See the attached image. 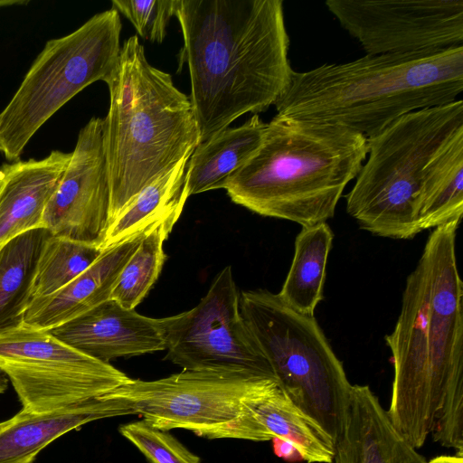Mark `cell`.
I'll return each mask as SVG.
<instances>
[{"label": "cell", "mask_w": 463, "mask_h": 463, "mask_svg": "<svg viewBox=\"0 0 463 463\" xmlns=\"http://www.w3.org/2000/svg\"><path fill=\"white\" fill-rule=\"evenodd\" d=\"M458 222L435 228L407 277L399 317L385 336L393 381L387 413L415 449L434 442L463 454V283Z\"/></svg>", "instance_id": "obj_1"}, {"label": "cell", "mask_w": 463, "mask_h": 463, "mask_svg": "<svg viewBox=\"0 0 463 463\" xmlns=\"http://www.w3.org/2000/svg\"><path fill=\"white\" fill-rule=\"evenodd\" d=\"M200 144L274 105L294 72L281 0H177Z\"/></svg>", "instance_id": "obj_2"}, {"label": "cell", "mask_w": 463, "mask_h": 463, "mask_svg": "<svg viewBox=\"0 0 463 463\" xmlns=\"http://www.w3.org/2000/svg\"><path fill=\"white\" fill-rule=\"evenodd\" d=\"M463 91V45L369 55L294 71L277 115L338 124L366 138L400 117L452 102Z\"/></svg>", "instance_id": "obj_3"}, {"label": "cell", "mask_w": 463, "mask_h": 463, "mask_svg": "<svg viewBox=\"0 0 463 463\" xmlns=\"http://www.w3.org/2000/svg\"><path fill=\"white\" fill-rule=\"evenodd\" d=\"M367 156V138L338 124L276 115L252 157L227 180L232 202L302 227L335 215Z\"/></svg>", "instance_id": "obj_4"}, {"label": "cell", "mask_w": 463, "mask_h": 463, "mask_svg": "<svg viewBox=\"0 0 463 463\" xmlns=\"http://www.w3.org/2000/svg\"><path fill=\"white\" fill-rule=\"evenodd\" d=\"M104 82L109 91L103 121L111 223L145 187L191 156L200 135L189 97L169 73L148 62L137 35L123 43Z\"/></svg>", "instance_id": "obj_5"}, {"label": "cell", "mask_w": 463, "mask_h": 463, "mask_svg": "<svg viewBox=\"0 0 463 463\" xmlns=\"http://www.w3.org/2000/svg\"><path fill=\"white\" fill-rule=\"evenodd\" d=\"M463 123L461 99L405 114L367 138L369 157L346 195V212L371 233L411 239L420 232L418 202L432 153Z\"/></svg>", "instance_id": "obj_6"}, {"label": "cell", "mask_w": 463, "mask_h": 463, "mask_svg": "<svg viewBox=\"0 0 463 463\" xmlns=\"http://www.w3.org/2000/svg\"><path fill=\"white\" fill-rule=\"evenodd\" d=\"M240 308L283 390L335 443L352 384L314 316L266 289L241 292Z\"/></svg>", "instance_id": "obj_7"}, {"label": "cell", "mask_w": 463, "mask_h": 463, "mask_svg": "<svg viewBox=\"0 0 463 463\" xmlns=\"http://www.w3.org/2000/svg\"><path fill=\"white\" fill-rule=\"evenodd\" d=\"M122 24L115 8L50 40L0 112V154L19 160L39 128L83 89L103 80L118 61Z\"/></svg>", "instance_id": "obj_8"}, {"label": "cell", "mask_w": 463, "mask_h": 463, "mask_svg": "<svg viewBox=\"0 0 463 463\" xmlns=\"http://www.w3.org/2000/svg\"><path fill=\"white\" fill-rule=\"evenodd\" d=\"M0 368L23 410L42 413L99 399L130 380L47 330L23 325L0 335Z\"/></svg>", "instance_id": "obj_9"}, {"label": "cell", "mask_w": 463, "mask_h": 463, "mask_svg": "<svg viewBox=\"0 0 463 463\" xmlns=\"http://www.w3.org/2000/svg\"><path fill=\"white\" fill-rule=\"evenodd\" d=\"M165 359L184 370L246 374L277 380L240 308L232 267L214 278L192 309L162 318ZM278 381V380H277Z\"/></svg>", "instance_id": "obj_10"}, {"label": "cell", "mask_w": 463, "mask_h": 463, "mask_svg": "<svg viewBox=\"0 0 463 463\" xmlns=\"http://www.w3.org/2000/svg\"><path fill=\"white\" fill-rule=\"evenodd\" d=\"M268 380L246 374L184 370L154 381L131 379L102 396L164 430L184 429L203 438L232 422Z\"/></svg>", "instance_id": "obj_11"}, {"label": "cell", "mask_w": 463, "mask_h": 463, "mask_svg": "<svg viewBox=\"0 0 463 463\" xmlns=\"http://www.w3.org/2000/svg\"><path fill=\"white\" fill-rule=\"evenodd\" d=\"M325 5L369 55L463 43V0H327Z\"/></svg>", "instance_id": "obj_12"}, {"label": "cell", "mask_w": 463, "mask_h": 463, "mask_svg": "<svg viewBox=\"0 0 463 463\" xmlns=\"http://www.w3.org/2000/svg\"><path fill=\"white\" fill-rule=\"evenodd\" d=\"M110 203L104 121L93 117L80 130L44 210L43 227L53 236L102 249L110 225Z\"/></svg>", "instance_id": "obj_13"}, {"label": "cell", "mask_w": 463, "mask_h": 463, "mask_svg": "<svg viewBox=\"0 0 463 463\" xmlns=\"http://www.w3.org/2000/svg\"><path fill=\"white\" fill-rule=\"evenodd\" d=\"M273 438L292 443L307 463L334 460L333 439L289 398L277 380H268L247 401L239 417L205 439L266 441Z\"/></svg>", "instance_id": "obj_14"}, {"label": "cell", "mask_w": 463, "mask_h": 463, "mask_svg": "<svg viewBox=\"0 0 463 463\" xmlns=\"http://www.w3.org/2000/svg\"><path fill=\"white\" fill-rule=\"evenodd\" d=\"M51 335L98 361L166 349L162 318H151L109 298L55 327Z\"/></svg>", "instance_id": "obj_15"}, {"label": "cell", "mask_w": 463, "mask_h": 463, "mask_svg": "<svg viewBox=\"0 0 463 463\" xmlns=\"http://www.w3.org/2000/svg\"><path fill=\"white\" fill-rule=\"evenodd\" d=\"M335 463H428L392 424L368 385L352 384Z\"/></svg>", "instance_id": "obj_16"}, {"label": "cell", "mask_w": 463, "mask_h": 463, "mask_svg": "<svg viewBox=\"0 0 463 463\" xmlns=\"http://www.w3.org/2000/svg\"><path fill=\"white\" fill-rule=\"evenodd\" d=\"M71 156L53 150L40 160L19 159L0 167V246L43 227L44 210Z\"/></svg>", "instance_id": "obj_17"}, {"label": "cell", "mask_w": 463, "mask_h": 463, "mask_svg": "<svg viewBox=\"0 0 463 463\" xmlns=\"http://www.w3.org/2000/svg\"><path fill=\"white\" fill-rule=\"evenodd\" d=\"M146 232L103 250L86 270L61 289L32 300L24 325L49 330L109 299L122 269Z\"/></svg>", "instance_id": "obj_18"}, {"label": "cell", "mask_w": 463, "mask_h": 463, "mask_svg": "<svg viewBox=\"0 0 463 463\" xmlns=\"http://www.w3.org/2000/svg\"><path fill=\"white\" fill-rule=\"evenodd\" d=\"M133 414L123 402L99 398L49 412L21 410L0 421V463L33 462L47 445L97 420Z\"/></svg>", "instance_id": "obj_19"}, {"label": "cell", "mask_w": 463, "mask_h": 463, "mask_svg": "<svg viewBox=\"0 0 463 463\" xmlns=\"http://www.w3.org/2000/svg\"><path fill=\"white\" fill-rule=\"evenodd\" d=\"M463 213V123L443 139L428 160L418 202L420 231L460 222Z\"/></svg>", "instance_id": "obj_20"}, {"label": "cell", "mask_w": 463, "mask_h": 463, "mask_svg": "<svg viewBox=\"0 0 463 463\" xmlns=\"http://www.w3.org/2000/svg\"><path fill=\"white\" fill-rule=\"evenodd\" d=\"M267 123L255 114L237 128H227L201 143L186 168L188 197L224 187L233 173L243 166L260 147Z\"/></svg>", "instance_id": "obj_21"}, {"label": "cell", "mask_w": 463, "mask_h": 463, "mask_svg": "<svg viewBox=\"0 0 463 463\" xmlns=\"http://www.w3.org/2000/svg\"><path fill=\"white\" fill-rule=\"evenodd\" d=\"M50 235L40 227L0 246V335L24 325L38 260Z\"/></svg>", "instance_id": "obj_22"}, {"label": "cell", "mask_w": 463, "mask_h": 463, "mask_svg": "<svg viewBox=\"0 0 463 463\" xmlns=\"http://www.w3.org/2000/svg\"><path fill=\"white\" fill-rule=\"evenodd\" d=\"M190 156L145 187L109 225L102 249L147 231L175 213H182L186 199V168Z\"/></svg>", "instance_id": "obj_23"}, {"label": "cell", "mask_w": 463, "mask_h": 463, "mask_svg": "<svg viewBox=\"0 0 463 463\" xmlns=\"http://www.w3.org/2000/svg\"><path fill=\"white\" fill-rule=\"evenodd\" d=\"M334 233L327 222L302 227L296 237L292 263L278 296L300 314L314 316L323 299Z\"/></svg>", "instance_id": "obj_24"}, {"label": "cell", "mask_w": 463, "mask_h": 463, "mask_svg": "<svg viewBox=\"0 0 463 463\" xmlns=\"http://www.w3.org/2000/svg\"><path fill=\"white\" fill-rule=\"evenodd\" d=\"M181 213H175L152 225L122 269L110 298L135 309L148 293L161 272L165 254L164 242Z\"/></svg>", "instance_id": "obj_25"}, {"label": "cell", "mask_w": 463, "mask_h": 463, "mask_svg": "<svg viewBox=\"0 0 463 463\" xmlns=\"http://www.w3.org/2000/svg\"><path fill=\"white\" fill-rule=\"evenodd\" d=\"M102 251L100 248L51 234L38 260L30 302L61 289L86 270Z\"/></svg>", "instance_id": "obj_26"}, {"label": "cell", "mask_w": 463, "mask_h": 463, "mask_svg": "<svg viewBox=\"0 0 463 463\" xmlns=\"http://www.w3.org/2000/svg\"><path fill=\"white\" fill-rule=\"evenodd\" d=\"M118 430L151 463H201L200 458L168 430L153 427L143 419L121 425Z\"/></svg>", "instance_id": "obj_27"}, {"label": "cell", "mask_w": 463, "mask_h": 463, "mask_svg": "<svg viewBox=\"0 0 463 463\" xmlns=\"http://www.w3.org/2000/svg\"><path fill=\"white\" fill-rule=\"evenodd\" d=\"M113 8L128 18L145 40L161 43L175 14L177 0H112Z\"/></svg>", "instance_id": "obj_28"}, {"label": "cell", "mask_w": 463, "mask_h": 463, "mask_svg": "<svg viewBox=\"0 0 463 463\" xmlns=\"http://www.w3.org/2000/svg\"><path fill=\"white\" fill-rule=\"evenodd\" d=\"M271 440L274 453L278 457L290 462L303 460L292 443L279 438H273Z\"/></svg>", "instance_id": "obj_29"}, {"label": "cell", "mask_w": 463, "mask_h": 463, "mask_svg": "<svg viewBox=\"0 0 463 463\" xmlns=\"http://www.w3.org/2000/svg\"><path fill=\"white\" fill-rule=\"evenodd\" d=\"M428 463H463V454L456 453L453 456H438Z\"/></svg>", "instance_id": "obj_30"}, {"label": "cell", "mask_w": 463, "mask_h": 463, "mask_svg": "<svg viewBox=\"0 0 463 463\" xmlns=\"http://www.w3.org/2000/svg\"><path fill=\"white\" fill-rule=\"evenodd\" d=\"M9 382L6 373L0 368V394L6 391Z\"/></svg>", "instance_id": "obj_31"}, {"label": "cell", "mask_w": 463, "mask_h": 463, "mask_svg": "<svg viewBox=\"0 0 463 463\" xmlns=\"http://www.w3.org/2000/svg\"><path fill=\"white\" fill-rule=\"evenodd\" d=\"M28 1L21 0H0V6L13 5H25Z\"/></svg>", "instance_id": "obj_32"}, {"label": "cell", "mask_w": 463, "mask_h": 463, "mask_svg": "<svg viewBox=\"0 0 463 463\" xmlns=\"http://www.w3.org/2000/svg\"><path fill=\"white\" fill-rule=\"evenodd\" d=\"M30 463H33V462H30Z\"/></svg>", "instance_id": "obj_33"}]
</instances>
